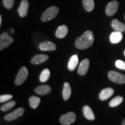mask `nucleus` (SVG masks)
Listing matches in <instances>:
<instances>
[{
  "label": "nucleus",
  "mask_w": 125,
  "mask_h": 125,
  "mask_svg": "<svg viewBox=\"0 0 125 125\" xmlns=\"http://www.w3.org/2000/svg\"><path fill=\"white\" fill-rule=\"evenodd\" d=\"M89 60L87 59L83 60L79 64L78 69V73L80 75H85L89 68Z\"/></svg>",
  "instance_id": "obj_10"
},
{
  "label": "nucleus",
  "mask_w": 125,
  "mask_h": 125,
  "mask_svg": "<svg viewBox=\"0 0 125 125\" xmlns=\"http://www.w3.org/2000/svg\"></svg>",
  "instance_id": "obj_33"
},
{
  "label": "nucleus",
  "mask_w": 125,
  "mask_h": 125,
  "mask_svg": "<svg viewBox=\"0 0 125 125\" xmlns=\"http://www.w3.org/2000/svg\"><path fill=\"white\" fill-rule=\"evenodd\" d=\"M115 65L119 69L125 70V62L122 60H116L115 62Z\"/></svg>",
  "instance_id": "obj_27"
},
{
  "label": "nucleus",
  "mask_w": 125,
  "mask_h": 125,
  "mask_svg": "<svg viewBox=\"0 0 125 125\" xmlns=\"http://www.w3.org/2000/svg\"><path fill=\"white\" fill-rule=\"evenodd\" d=\"M50 71L49 69L46 68L43 70L40 75V81L41 82H45L49 79L50 77Z\"/></svg>",
  "instance_id": "obj_24"
},
{
  "label": "nucleus",
  "mask_w": 125,
  "mask_h": 125,
  "mask_svg": "<svg viewBox=\"0 0 125 125\" xmlns=\"http://www.w3.org/2000/svg\"><path fill=\"white\" fill-rule=\"evenodd\" d=\"M59 12V9L56 6H52V7L48 8L46 9L43 13L42 14L41 20L43 22L49 21L55 18L58 15Z\"/></svg>",
  "instance_id": "obj_2"
},
{
  "label": "nucleus",
  "mask_w": 125,
  "mask_h": 125,
  "mask_svg": "<svg viewBox=\"0 0 125 125\" xmlns=\"http://www.w3.org/2000/svg\"><path fill=\"white\" fill-rule=\"evenodd\" d=\"M122 125H125V119L123 121V122H122Z\"/></svg>",
  "instance_id": "obj_30"
},
{
  "label": "nucleus",
  "mask_w": 125,
  "mask_h": 125,
  "mask_svg": "<svg viewBox=\"0 0 125 125\" xmlns=\"http://www.w3.org/2000/svg\"><path fill=\"white\" fill-rule=\"evenodd\" d=\"M13 97V96L10 94H4V95H1L0 96V102L1 103H4L5 101H7L10 100Z\"/></svg>",
  "instance_id": "obj_28"
},
{
  "label": "nucleus",
  "mask_w": 125,
  "mask_h": 125,
  "mask_svg": "<svg viewBox=\"0 0 125 125\" xmlns=\"http://www.w3.org/2000/svg\"><path fill=\"white\" fill-rule=\"evenodd\" d=\"M123 101V98L122 96H116L114 97L109 103V105L111 107H115L121 104Z\"/></svg>",
  "instance_id": "obj_23"
},
{
  "label": "nucleus",
  "mask_w": 125,
  "mask_h": 125,
  "mask_svg": "<svg viewBox=\"0 0 125 125\" xmlns=\"http://www.w3.org/2000/svg\"><path fill=\"white\" fill-rule=\"evenodd\" d=\"M71 94V88L68 82H65L62 89V97L64 100H68Z\"/></svg>",
  "instance_id": "obj_20"
},
{
  "label": "nucleus",
  "mask_w": 125,
  "mask_h": 125,
  "mask_svg": "<svg viewBox=\"0 0 125 125\" xmlns=\"http://www.w3.org/2000/svg\"><path fill=\"white\" fill-rule=\"evenodd\" d=\"M78 62H79V59H78V56L76 54L71 56V58L70 59L69 62H68V65H67L68 70L71 71H74L77 66Z\"/></svg>",
  "instance_id": "obj_19"
},
{
  "label": "nucleus",
  "mask_w": 125,
  "mask_h": 125,
  "mask_svg": "<svg viewBox=\"0 0 125 125\" xmlns=\"http://www.w3.org/2000/svg\"><path fill=\"white\" fill-rule=\"evenodd\" d=\"M13 42V38L9 35L7 32H4L0 35V50L2 51L5 48L10 46Z\"/></svg>",
  "instance_id": "obj_3"
},
{
  "label": "nucleus",
  "mask_w": 125,
  "mask_h": 125,
  "mask_svg": "<svg viewBox=\"0 0 125 125\" xmlns=\"http://www.w3.org/2000/svg\"><path fill=\"white\" fill-rule=\"evenodd\" d=\"M39 48L42 51H53L57 48L55 43L51 41L43 42L40 45Z\"/></svg>",
  "instance_id": "obj_11"
},
{
  "label": "nucleus",
  "mask_w": 125,
  "mask_h": 125,
  "mask_svg": "<svg viewBox=\"0 0 125 125\" xmlns=\"http://www.w3.org/2000/svg\"><path fill=\"white\" fill-rule=\"evenodd\" d=\"M94 0H83V6L86 11L91 12L94 8Z\"/></svg>",
  "instance_id": "obj_21"
},
{
  "label": "nucleus",
  "mask_w": 125,
  "mask_h": 125,
  "mask_svg": "<svg viewBox=\"0 0 125 125\" xmlns=\"http://www.w3.org/2000/svg\"><path fill=\"white\" fill-rule=\"evenodd\" d=\"M119 8V2L117 1H112L107 5L105 8V13L107 15L112 16L117 12Z\"/></svg>",
  "instance_id": "obj_8"
},
{
  "label": "nucleus",
  "mask_w": 125,
  "mask_h": 125,
  "mask_svg": "<svg viewBox=\"0 0 125 125\" xmlns=\"http://www.w3.org/2000/svg\"><path fill=\"white\" fill-rule=\"evenodd\" d=\"M29 3L28 0H22L20 2V7H19L18 11L19 13L20 16L21 18H24L27 15L29 10Z\"/></svg>",
  "instance_id": "obj_9"
},
{
  "label": "nucleus",
  "mask_w": 125,
  "mask_h": 125,
  "mask_svg": "<svg viewBox=\"0 0 125 125\" xmlns=\"http://www.w3.org/2000/svg\"><path fill=\"white\" fill-rule=\"evenodd\" d=\"M94 42V35L91 31H86L76 38L75 45L79 49H85L89 48L93 45Z\"/></svg>",
  "instance_id": "obj_1"
},
{
  "label": "nucleus",
  "mask_w": 125,
  "mask_h": 125,
  "mask_svg": "<svg viewBox=\"0 0 125 125\" xmlns=\"http://www.w3.org/2000/svg\"><path fill=\"white\" fill-rule=\"evenodd\" d=\"M10 31H11V32H12V33H14V30H13V29H12L11 30H10Z\"/></svg>",
  "instance_id": "obj_31"
},
{
  "label": "nucleus",
  "mask_w": 125,
  "mask_h": 125,
  "mask_svg": "<svg viewBox=\"0 0 125 125\" xmlns=\"http://www.w3.org/2000/svg\"><path fill=\"white\" fill-rule=\"evenodd\" d=\"M75 120L76 115L74 112H69L61 116L60 122L62 125H69L74 123Z\"/></svg>",
  "instance_id": "obj_6"
},
{
  "label": "nucleus",
  "mask_w": 125,
  "mask_h": 125,
  "mask_svg": "<svg viewBox=\"0 0 125 125\" xmlns=\"http://www.w3.org/2000/svg\"><path fill=\"white\" fill-rule=\"evenodd\" d=\"M109 79L113 82L118 84L125 83V75L121 73L114 71H110L108 74Z\"/></svg>",
  "instance_id": "obj_4"
},
{
  "label": "nucleus",
  "mask_w": 125,
  "mask_h": 125,
  "mask_svg": "<svg viewBox=\"0 0 125 125\" xmlns=\"http://www.w3.org/2000/svg\"><path fill=\"white\" fill-rule=\"evenodd\" d=\"M24 112V109L23 108H19L16 110L13 111V112H10L5 116V119L7 121H11L13 120L16 119L21 116Z\"/></svg>",
  "instance_id": "obj_7"
},
{
  "label": "nucleus",
  "mask_w": 125,
  "mask_h": 125,
  "mask_svg": "<svg viewBox=\"0 0 125 125\" xmlns=\"http://www.w3.org/2000/svg\"><path fill=\"white\" fill-rule=\"evenodd\" d=\"M68 32V29L65 25H62L59 26L56 31V37L58 38H63L67 35Z\"/></svg>",
  "instance_id": "obj_14"
},
{
  "label": "nucleus",
  "mask_w": 125,
  "mask_h": 125,
  "mask_svg": "<svg viewBox=\"0 0 125 125\" xmlns=\"http://www.w3.org/2000/svg\"><path fill=\"white\" fill-rule=\"evenodd\" d=\"M41 99L37 96H31L29 98V104L30 107L33 109H36L40 105Z\"/></svg>",
  "instance_id": "obj_22"
},
{
  "label": "nucleus",
  "mask_w": 125,
  "mask_h": 125,
  "mask_svg": "<svg viewBox=\"0 0 125 125\" xmlns=\"http://www.w3.org/2000/svg\"><path fill=\"white\" fill-rule=\"evenodd\" d=\"M3 4L6 8L10 9L14 5V0H3Z\"/></svg>",
  "instance_id": "obj_26"
},
{
  "label": "nucleus",
  "mask_w": 125,
  "mask_h": 125,
  "mask_svg": "<svg viewBox=\"0 0 125 125\" xmlns=\"http://www.w3.org/2000/svg\"><path fill=\"white\" fill-rule=\"evenodd\" d=\"M51 87L48 85L39 86L36 87L34 92L40 95H46L51 92Z\"/></svg>",
  "instance_id": "obj_17"
},
{
  "label": "nucleus",
  "mask_w": 125,
  "mask_h": 125,
  "mask_svg": "<svg viewBox=\"0 0 125 125\" xmlns=\"http://www.w3.org/2000/svg\"><path fill=\"white\" fill-rule=\"evenodd\" d=\"M111 26L116 31L123 32L125 31V25L118 19H114L111 21Z\"/></svg>",
  "instance_id": "obj_16"
},
{
  "label": "nucleus",
  "mask_w": 125,
  "mask_h": 125,
  "mask_svg": "<svg viewBox=\"0 0 125 125\" xmlns=\"http://www.w3.org/2000/svg\"><path fill=\"white\" fill-rule=\"evenodd\" d=\"M48 59H49V56L46 54H37L31 59V62L34 64H39L45 62Z\"/></svg>",
  "instance_id": "obj_13"
},
{
  "label": "nucleus",
  "mask_w": 125,
  "mask_h": 125,
  "mask_svg": "<svg viewBox=\"0 0 125 125\" xmlns=\"http://www.w3.org/2000/svg\"><path fill=\"white\" fill-rule=\"evenodd\" d=\"M122 32L119 31H114L109 36V41L112 43H118L121 41L123 38Z\"/></svg>",
  "instance_id": "obj_15"
},
{
  "label": "nucleus",
  "mask_w": 125,
  "mask_h": 125,
  "mask_svg": "<svg viewBox=\"0 0 125 125\" xmlns=\"http://www.w3.org/2000/svg\"><path fill=\"white\" fill-rule=\"evenodd\" d=\"M16 105V102L15 101H11L8 102L6 104H5L2 106H1V111H7L9 110L10 109H11L12 107H13L14 106Z\"/></svg>",
  "instance_id": "obj_25"
},
{
  "label": "nucleus",
  "mask_w": 125,
  "mask_h": 125,
  "mask_svg": "<svg viewBox=\"0 0 125 125\" xmlns=\"http://www.w3.org/2000/svg\"><path fill=\"white\" fill-rule=\"evenodd\" d=\"M124 54H125V51H124Z\"/></svg>",
  "instance_id": "obj_32"
},
{
  "label": "nucleus",
  "mask_w": 125,
  "mask_h": 125,
  "mask_svg": "<svg viewBox=\"0 0 125 125\" xmlns=\"http://www.w3.org/2000/svg\"><path fill=\"white\" fill-rule=\"evenodd\" d=\"M29 71L27 68L26 67H22L20 68L19 71L18 73V75L16 77L15 83L16 85H20L24 82L27 79Z\"/></svg>",
  "instance_id": "obj_5"
},
{
  "label": "nucleus",
  "mask_w": 125,
  "mask_h": 125,
  "mask_svg": "<svg viewBox=\"0 0 125 125\" xmlns=\"http://www.w3.org/2000/svg\"><path fill=\"white\" fill-rule=\"evenodd\" d=\"M2 16H0V26H1V24H2Z\"/></svg>",
  "instance_id": "obj_29"
},
{
  "label": "nucleus",
  "mask_w": 125,
  "mask_h": 125,
  "mask_svg": "<svg viewBox=\"0 0 125 125\" xmlns=\"http://www.w3.org/2000/svg\"><path fill=\"white\" fill-rule=\"evenodd\" d=\"M114 93V90L111 87L104 89L99 94V98L101 100H106L109 98Z\"/></svg>",
  "instance_id": "obj_12"
},
{
  "label": "nucleus",
  "mask_w": 125,
  "mask_h": 125,
  "mask_svg": "<svg viewBox=\"0 0 125 125\" xmlns=\"http://www.w3.org/2000/svg\"><path fill=\"white\" fill-rule=\"evenodd\" d=\"M83 114L85 117L87 119L93 121L95 119V115L93 111L89 106L86 105L83 107Z\"/></svg>",
  "instance_id": "obj_18"
}]
</instances>
